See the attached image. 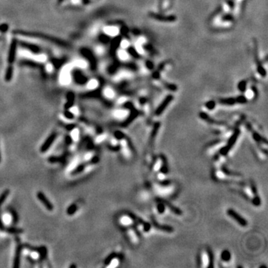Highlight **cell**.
I'll use <instances>...</instances> for the list:
<instances>
[{"label":"cell","mask_w":268,"mask_h":268,"mask_svg":"<svg viewBox=\"0 0 268 268\" xmlns=\"http://www.w3.org/2000/svg\"><path fill=\"white\" fill-rule=\"evenodd\" d=\"M155 190L158 195L161 196H168L171 195L174 191V188L171 185L169 186H159V185H156L155 186Z\"/></svg>","instance_id":"1"},{"label":"cell","mask_w":268,"mask_h":268,"mask_svg":"<svg viewBox=\"0 0 268 268\" xmlns=\"http://www.w3.org/2000/svg\"><path fill=\"white\" fill-rule=\"evenodd\" d=\"M57 133H52L47 139H46V141L44 142V143L43 144V145L40 147V152L42 153H45L46 151H47L49 149V147L52 146V143L54 142V140L57 138Z\"/></svg>","instance_id":"2"},{"label":"cell","mask_w":268,"mask_h":268,"mask_svg":"<svg viewBox=\"0 0 268 268\" xmlns=\"http://www.w3.org/2000/svg\"><path fill=\"white\" fill-rule=\"evenodd\" d=\"M37 198H38L39 200L41 202V203H43V205L46 207V208L49 211H52L54 209V206L52 204V203L50 202L49 199L46 198V195L43 193L42 192H39L37 195Z\"/></svg>","instance_id":"3"},{"label":"cell","mask_w":268,"mask_h":268,"mask_svg":"<svg viewBox=\"0 0 268 268\" xmlns=\"http://www.w3.org/2000/svg\"><path fill=\"white\" fill-rule=\"evenodd\" d=\"M227 213H228L229 216H230L232 218H233V219H234L236 222L238 223L240 225L244 227V226H246L247 224L246 220L244 219L241 216H240V215H239L237 213H236L234 210L229 209L228 211H227Z\"/></svg>","instance_id":"4"},{"label":"cell","mask_w":268,"mask_h":268,"mask_svg":"<svg viewBox=\"0 0 268 268\" xmlns=\"http://www.w3.org/2000/svg\"><path fill=\"white\" fill-rule=\"evenodd\" d=\"M129 115V111L124 109L115 110L113 112V116L117 119H124Z\"/></svg>","instance_id":"5"},{"label":"cell","mask_w":268,"mask_h":268,"mask_svg":"<svg viewBox=\"0 0 268 268\" xmlns=\"http://www.w3.org/2000/svg\"><path fill=\"white\" fill-rule=\"evenodd\" d=\"M104 31L107 35L110 37H115L119 33V30L115 26H106L104 28Z\"/></svg>","instance_id":"6"},{"label":"cell","mask_w":268,"mask_h":268,"mask_svg":"<svg viewBox=\"0 0 268 268\" xmlns=\"http://www.w3.org/2000/svg\"><path fill=\"white\" fill-rule=\"evenodd\" d=\"M201 266L203 267H208L210 264L209 255L207 252L203 251L201 253Z\"/></svg>","instance_id":"7"},{"label":"cell","mask_w":268,"mask_h":268,"mask_svg":"<svg viewBox=\"0 0 268 268\" xmlns=\"http://www.w3.org/2000/svg\"><path fill=\"white\" fill-rule=\"evenodd\" d=\"M119 222L124 227H130L133 224V220L128 215H123L120 218Z\"/></svg>","instance_id":"8"},{"label":"cell","mask_w":268,"mask_h":268,"mask_svg":"<svg viewBox=\"0 0 268 268\" xmlns=\"http://www.w3.org/2000/svg\"><path fill=\"white\" fill-rule=\"evenodd\" d=\"M21 251H22L21 246H20V245L17 246V250H16L15 257H14V267H20Z\"/></svg>","instance_id":"9"},{"label":"cell","mask_w":268,"mask_h":268,"mask_svg":"<svg viewBox=\"0 0 268 268\" xmlns=\"http://www.w3.org/2000/svg\"><path fill=\"white\" fill-rule=\"evenodd\" d=\"M128 235L129 237H130L132 242L134 243V244H137V243L138 242L139 240L138 236H137V234L136 233V232L134 231V230H132V229H130V230H128Z\"/></svg>","instance_id":"10"},{"label":"cell","mask_w":268,"mask_h":268,"mask_svg":"<svg viewBox=\"0 0 268 268\" xmlns=\"http://www.w3.org/2000/svg\"><path fill=\"white\" fill-rule=\"evenodd\" d=\"M104 95L106 98H109V99H112L115 96V92L113 89L110 87H107L104 89Z\"/></svg>","instance_id":"11"},{"label":"cell","mask_w":268,"mask_h":268,"mask_svg":"<svg viewBox=\"0 0 268 268\" xmlns=\"http://www.w3.org/2000/svg\"><path fill=\"white\" fill-rule=\"evenodd\" d=\"M13 221V217L11 216L10 214H8V213H5V214H3V216L2 217V222L4 224H6V225H8V224H11Z\"/></svg>","instance_id":"12"},{"label":"cell","mask_w":268,"mask_h":268,"mask_svg":"<svg viewBox=\"0 0 268 268\" xmlns=\"http://www.w3.org/2000/svg\"><path fill=\"white\" fill-rule=\"evenodd\" d=\"M118 57L122 61H126V60H127L129 59V54L127 52L121 49V50H119V52H118Z\"/></svg>","instance_id":"13"},{"label":"cell","mask_w":268,"mask_h":268,"mask_svg":"<svg viewBox=\"0 0 268 268\" xmlns=\"http://www.w3.org/2000/svg\"><path fill=\"white\" fill-rule=\"evenodd\" d=\"M163 159L159 158V159H156V161L155 162L154 165H153V171L156 172L159 171L162 167H163Z\"/></svg>","instance_id":"14"},{"label":"cell","mask_w":268,"mask_h":268,"mask_svg":"<svg viewBox=\"0 0 268 268\" xmlns=\"http://www.w3.org/2000/svg\"><path fill=\"white\" fill-rule=\"evenodd\" d=\"M77 209H78V207H77L76 204H72V205L69 206V208H67L66 212H67V214H69V215H72V214H74L76 212Z\"/></svg>","instance_id":"15"},{"label":"cell","mask_w":268,"mask_h":268,"mask_svg":"<svg viewBox=\"0 0 268 268\" xmlns=\"http://www.w3.org/2000/svg\"><path fill=\"white\" fill-rule=\"evenodd\" d=\"M88 88L89 89H95L98 87V82L95 79H92L88 83Z\"/></svg>","instance_id":"16"},{"label":"cell","mask_w":268,"mask_h":268,"mask_svg":"<svg viewBox=\"0 0 268 268\" xmlns=\"http://www.w3.org/2000/svg\"><path fill=\"white\" fill-rule=\"evenodd\" d=\"M9 193H10L9 190H5V192H4L3 193H2V195H1V196H0V207H1V206H2V204H3L4 201H5V200H6V198H8V195H9Z\"/></svg>","instance_id":"17"},{"label":"cell","mask_w":268,"mask_h":268,"mask_svg":"<svg viewBox=\"0 0 268 268\" xmlns=\"http://www.w3.org/2000/svg\"><path fill=\"white\" fill-rule=\"evenodd\" d=\"M84 168H85V165L84 164L80 165V166H78V167H77L76 168H75V170L73 171V172H72V173H73V174H79V173H81V172L83 171L84 170Z\"/></svg>","instance_id":"18"},{"label":"cell","mask_w":268,"mask_h":268,"mask_svg":"<svg viewBox=\"0 0 268 268\" xmlns=\"http://www.w3.org/2000/svg\"><path fill=\"white\" fill-rule=\"evenodd\" d=\"M78 135H79V132H78V130L77 129H74V130H72V133H71V138L73 140L76 141L78 140Z\"/></svg>","instance_id":"19"},{"label":"cell","mask_w":268,"mask_h":268,"mask_svg":"<svg viewBox=\"0 0 268 268\" xmlns=\"http://www.w3.org/2000/svg\"><path fill=\"white\" fill-rule=\"evenodd\" d=\"M8 232L9 233H13V234H19V233L23 232V230H20V229H17V228H14V227H12V228L8 229Z\"/></svg>","instance_id":"20"},{"label":"cell","mask_w":268,"mask_h":268,"mask_svg":"<svg viewBox=\"0 0 268 268\" xmlns=\"http://www.w3.org/2000/svg\"><path fill=\"white\" fill-rule=\"evenodd\" d=\"M245 97L247 99H252L254 97V92L251 89H248L245 92Z\"/></svg>","instance_id":"21"},{"label":"cell","mask_w":268,"mask_h":268,"mask_svg":"<svg viewBox=\"0 0 268 268\" xmlns=\"http://www.w3.org/2000/svg\"><path fill=\"white\" fill-rule=\"evenodd\" d=\"M215 175H216L217 177L220 179H224V178L226 177L225 174H224L223 171H216Z\"/></svg>","instance_id":"22"},{"label":"cell","mask_w":268,"mask_h":268,"mask_svg":"<svg viewBox=\"0 0 268 268\" xmlns=\"http://www.w3.org/2000/svg\"><path fill=\"white\" fill-rule=\"evenodd\" d=\"M129 46H130V43H129L128 40H123L121 42V47L123 49H127V47H128Z\"/></svg>","instance_id":"23"},{"label":"cell","mask_w":268,"mask_h":268,"mask_svg":"<svg viewBox=\"0 0 268 268\" xmlns=\"http://www.w3.org/2000/svg\"><path fill=\"white\" fill-rule=\"evenodd\" d=\"M222 259L225 261H228L230 259V254L228 251H224L222 253Z\"/></svg>","instance_id":"24"},{"label":"cell","mask_w":268,"mask_h":268,"mask_svg":"<svg viewBox=\"0 0 268 268\" xmlns=\"http://www.w3.org/2000/svg\"><path fill=\"white\" fill-rule=\"evenodd\" d=\"M39 257H40V255H39L38 252L32 251L31 253V259H34V260H36V259H38Z\"/></svg>","instance_id":"25"},{"label":"cell","mask_w":268,"mask_h":268,"mask_svg":"<svg viewBox=\"0 0 268 268\" xmlns=\"http://www.w3.org/2000/svg\"><path fill=\"white\" fill-rule=\"evenodd\" d=\"M64 115L66 118L68 119L71 120L74 118V114L72 113V112H69V111H67V112H65L64 113Z\"/></svg>","instance_id":"26"},{"label":"cell","mask_w":268,"mask_h":268,"mask_svg":"<svg viewBox=\"0 0 268 268\" xmlns=\"http://www.w3.org/2000/svg\"><path fill=\"white\" fill-rule=\"evenodd\" d=\"M157 177H158V179H159V180L163 181V180H164V179H166V175L164 173H162V172H161V173H159V174H158Z\"/></svg>","instance_id":"27"},{"label":"cell","mask_w":268,"mask_h":268,"mask_svg":"<svg viewBox=\"0 0 268 268\" xmlns=\"http://www.w3.org/2000/svg\"><path fill=\"white\" fill-rule=\"evenodd\" d=\"M104 139H105V136H104V135H101V136H99V137H98V138H97L96 141L98 142H102L103 140Z\"/></svg>","instance_id":"28"},{"label":"cell","mask_w":268,"mask_h":268,"mask_svg":"<svg viewBox=\"0 0 268 268\" xmlns=\"http://www.w3.org/2000/svg\"><path fill=\"white\" fill-rule=\"evenodd\" d=\"M52 69H53V66H52V65L49 64L46 66V70H47V72H52Z\"/></svg>","instance_id":"29"},{"label":"cell","mask_w":268,"mask_h":268,"mask_svg":"<svg viewBox=\"0 0 268 268\" xmlns=\"http://www.w3.org/2000/svg\"><path fill=\"white\" fill-rule=\"evenodd\" d=\"M1 160H2V156H1V151H0V163H1Z\"/></svg>","instance_id":"30"}]
</instances>
